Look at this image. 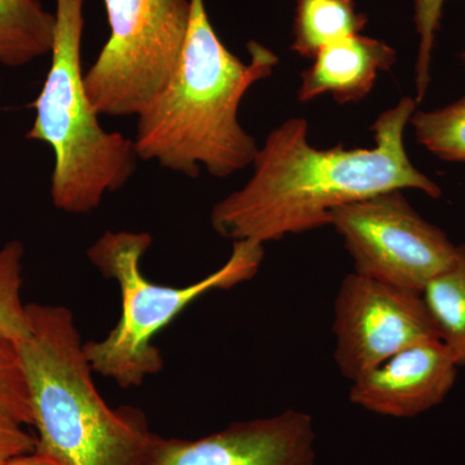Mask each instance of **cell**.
<instances>
[{"mask_svg": "<svg viewBox=\"0 0 465 465\" xmlns=\"http://www.w3.org/2000/svg\"><path fill=\"white\" fill-rule=\"evenodd\" d=\"M36 440L24 430V425L0 415V465L11 459L35 451Z\"/></svg>", "mask_w": 465, "mask_h": 465, "instance_id": "obj_19", "label": "cell"}, {"mask_svg": "<svg viewBox=\"0 0 465 465\" xmlns=\"http://www.w3.org/2000/svg\"><path fill=\"white\" fill-rule=\"evenodd\" d=\"M5 465H58L56 461L52 460L51 458L45 457V455L39 454V452L33 451L29 454L20 455L11 459L8 463Z\"/></svg>", "mask_w": 465, "mask_h": 465, "instance_id": "obj_20", "label": "cell"}, {"mask_svg": "<svg viewBox=\"0 0 465 465\" xmlns=\"http://www.w3.org/2000/svg\"><path fill=\"white\" fill-rule=\"evenodd\" d=\"M419 143L450 162H465V97L433 112H418L410 118Z\"/></svg>", "mask_w": 465, "mask_h": 465, "instance_id": "obj_15", "label": "cell"}, {"mask_svg": "<svg viewBox=\"0 0 465 465\" xmlns=\"http://www.w3.org/2000/svg\"><path fill=\"white\" fill-rule=\"evenodd\" d=\"M316 459L313 418L289 409L194 440L153 433L140 465H316Z\"/></svg>", "mask_w": 465, "mask_h": 465, "instance_id": "obj_9", "label": "cell"}, {"mask_svg": "<svg viewBox=\"0 0 465 465\" xmlns=\"http://www.w3.org/2000/svg\"><path fill=\"white\" fill-rule=\"evenodd\" d=\"M440 341L449 348L459 367H465V243L457 246L454 258L424 287Z\"/></svg>", "mask_w": 465, "mask_h": 465, "instance_id": "obj_14", "label": "cell"}, {"mask_svg": "<svg viewBox=\"0 0 465 465\" xmlns=\"http://www.w3.org/2000/svg\"><path fill=\"white\" fill-rule=\"evenodd\" d=\"M84 0H56L51 66L26 139L47 143L54 155L51 198L63 213L96 210L108 193L124 188L136 166L133 140L108 133L84 85L82 42Z\"/></svg>", "mask_w": 465, "mask_h": 465, "instance_id": "obj_4", "label": "cell"}, {"mask_svg": "<svg viewBox=\"0 0 465 465\" xmlns=\"http://www.w3.org/2000/svg\"><path fill=\"white\" fill-rule=\"evenodd\" d=\"M108 42L84 73L97 114L139 116L173 78L182 57L191 0H103Z\"/></svg>", "mask_w": 465, "mask_h": 465, "instance_id": "obj_6", "label": "cell"}, {"mask_svg": "<svg viewBox=\"0 0 465 465\" xmlns=\"http://www.w3.org/2000/svg\"><path fill=\"white\" fill-rule=\"evenodd\" d=\"M333 313V358L349 381L403 349L440 339L420 292L354 272L341 281Z\"/></svg>", "mask_w": 465, "mask_h": 465, "instance_id": "obj_8", "label": "cell"}, {"mask_svg": "<svg viewBox=\"0 0 465 465\" xmlns=\"http://www.w3.org/2000/svg\"><path fill=\"white\" fill-rule=\"evenodd\" d=\"M84 344L70 309L27 305V335L17 345L35 451L58 465H140L153 436L145 415L104 401Z\"/></svg>", "mask_w": 465, "mask_h": 465, "instance_id": "obj_3", "label": "cell"}, {"mask_svg": "<svg viewBox=\"0 0 465 465\" xmlns=\"http://www.w3.org/2000/svg\"><path fill=\"white\" fill-rule=\"evenodd\" d=\"M0 415L32 425L29 387L16 341L0 336Z\"/></svg>", "mask_w": 465, "mask_h": 465, "instance_id": "obj_17", "label": "cell"}, {"mask_svg": "<svg viewBox=\"0 0 465 465\" xmlns=\"http://www.w3.org/2000/svg\"><path fill=\"white\" fill-rule=\"evenodd\" d=\"M463 57H464V64H465V54H464V56H463Z\"/></svg>", "mask_w": 465, "mask_h": 465, "instance_id": "obj_21", "label": "cell"}, {"mask_svg": "<svg viewBox=\"0 0 465 465\" xmlns=\"http://www.w3.org/2000/svg\"><path fill=\"white\" fill-rule=\"evenodd\" d=\"M192 16L182 57L166 88L137 116V158L198 177L201 166L225 179L252 164L255 139L238 112L250 88L273 73L280 58L259 42L247 45L249 63L217 35L204 0H191Z\"/></svg>", "mask_w": 465, "mask_h": 465, "instance_id": "obj_2", "label": "cell"}, {"mask_svg": "<svg viewBox=\"0 0 465 465\" xmlns=\"http://www.w3.org/2000/svg\"><path fill=\"white\" fill-rule=\"evenodd\" d=\"M397 51L388 43L362 34H351L324 45L313 64L300 74L298 100L330 94L335 103H360L374 88L379 73L396 64Z\"/></svg>", "mask_w": 465, "mask_h": 465, "instance_id": "obj_11", "label": "cell"}, {"mask_svg": "<svg viewBox=\"0 0 465 465\" xmlns=\"http://www.w3.org/2000/svg\"><path fill=\"white\" fill-rule=\"evenodd\" d=\"M459 369L440 339L419 342L351 381L349 401L372 414L414 418L449 396Z\"/></svg>", "mask_w": 465, "mask_h": 465, "instance_id": "obj_10", "label": "cell"}, {"mask_svg": "<svg viewBox=\"0 0 465 465\" xmlns=\"http://www.w3.org/2000/svg\"><path fill=\"white\" fill-rule=\"evenodd\" d=\"M152 243L146 232L108 231L87 251L91 264L118 284L122 309L105 338L84 342L85 357L94 372L124 390L140 387L163 370L161 349L153 342L159 332L206 293L252 280L264 259V246L232 242L231 258L217 271L188 286H167L143 273V255Z\"/></svg>", "mask_w": 465, "mask_h": 465, "instance_id": "obj_5", "label": "cell"}, {"mask_svg": "<svg viewBox=\"0 0 465 465\" xmlns=\"http://www.w3.org/2000/svg\"><path fill=\"white\" fill-rule=\"evenodd\" d=\"M295 3L291 51L302 57L313 60L324 45L365 29L367 16L357 11L354 0H295Z\"/></svg>", "mask_w": 465, "mask_h": 465, "instance_id": "obj_13", "label": "cell"}, {"mask_svg": "<svg viewBox=\"0 0 465 465\" xmlns=\"http://www.w3.org/2000/svg\"><path fill=\"white\" fill-rule=\"evenodd\" d=\"M416 105L403 97L382 112L371 125L370 149L314 148L308 122L287 119L259 148L249 182L213 206V231L225 240L264 246L324 228L335 208L379 193L418 189L440 198V186L412 164L403 142Z\"/></svg>", "mask_w": 465, "mask_h": 465, "instance_id": "obj_1", "label": "cell"}, {"mask_svg": "<svg viewBox=\"0 0 465 465\" xmlns=\"http://www.w3.org/2000/svg\"><path fill=\"white\" fill-rule=\"evenodd\" d=\"M0 87H2V84H0Z\"/></svg>", "mask_w": 465, "mask_h": 465, "instance_id": "obj_22", "label": "cell"}, {"mask_svg": "<svg viewBox=\"0 0 465 465\" xmlns=\"http://www.w3.org/2000/svg\"><path fill=\"white\" fill-rule=\"evenodd\" d=\"M330 225L353 259L354 273L416 292H423L457 251L442 229L416 213L402 191L335 208Z\"/></svg>", "mask_w": 465, "mask_h": 465, "instance_id": "obj_7", "label": "cell"}, {"mask_svg": "<svg viewBox=\"0 0 465 465\" xmlns=\"http://www.w3.org/2000/svg\"><path fill=\"white\" fill-rule=\"evenodd\" d=\"M445 2L446 0H414L416 32L420 36L415 66L416 103L424 99L430 85V60Z\"/></svg>", "mask_w": 465, "mask_h": 465, "instance_id": "obj_18", "label": "cell"}, {"mask_svg": "<svg viewBox=\"0 0 465 465\" xmlns=\"http://www.w3.org/2000/svg\"><path fill=\"white\" fill-rule=\"evenodd\" d=\"M24 252L18 241L0 249V336L16 342L27 335V305L21 298Z\"/></svg>", "mask_w": 465, "mask_h": 465, "instance_id": "obj_16", "label": "cell"}, {"mask_svg": "<svg viewBox=\"0 0 465 465\" xmlns=\"http://www.w3.org/2000/svg\"><path fill=\"white\" fill-rule=\"evenodd\" d=\"M54 24L38 0H0V64L24 66L50 54Z\"/></svg>", "mask_w": 465, "mask_h": 465, "instance_id": "obj_12", "label": "cell"}]
</instances>
